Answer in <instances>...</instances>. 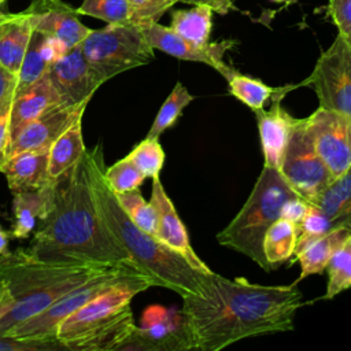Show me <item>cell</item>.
I'll list each match as a JSON object with an SVG mask.
<instances>
[{"label":"cell","instance_id":"7402d4cb","mask_svg":"<svg viewBox=\"0 0 351 351\" xmlns=\"http://www.w3.org/2000/svg\"><path fill=\"white\" fill-rule=\"evenodd\" d=\"M33 32V23L26 11L0 14V64L18 74Z\"/></svg>","mask_w":351,"mask_h":351},{"label":"cell","instance_id":"ee69618b","mask_svg":"<svg viewBox=\"0 0 351 351\" xmlns=\"http://www.w3.org/2000/svg\"><path fill=\"white\" fill-rule=\"evenodd\" d=\"M181 3H185V4H207L213 8L214 12L217 14H221V15H225V14H229L230 11L236 10V5H234V1L236 0H180Z\"/></svg>","mask_w":351,"mask_h":351},{"label":"cell","instance_id":"5bb4252c","mask_svg":"<svg viewBox=\"0 0 351 351\" xmlns=\"http://www.w3.org/2000/svg\"><path fill=\"white\" fill-rule=\"evenodd\" d=\"M141 30L145 40L154 49H159L181 60L204 63L215 69L218 73L228 66L223 62V55L236 45V41L229 38L199 45L185 40L170 26H163L159 22L141 26Z\"/></svg>","mask_w":351,"mask_h":351},{"label":"cell","instance_id":"3957f363","mask_svg":"<svg viewBox=\"0 0 351 351\" xmlns=\"http://www.w3.org/2000/svg\"><path fill=\"white\" fill-rule=\"evenodd\" d=\"M86 155L90 188L99 215L133 263L154 281L155 287L171 289L181 296L199 293L203 278L210 271L193 267L184 256L140 229L122 210L104 180L101 147L86 149Z\"/></svg>","mask_w":351,"mask_h":351},{"label":"cell","instance_id":"f1b7e54d","mask_svg":"<svg viewBox=\"0 0 351 351\" xmlns=\"http://www.w3.org/2000/svg\"><path fill=\"white\" fill-rule=\"evenodd\" d=\"M296 240L298 228L292 222L278 218L270 225L263 239V254L269 270L277 269L281 263L295 255Z\"/></svg>","mask_w":351,"mask_h":351},{"label":"cell","instance_id":"277c9868","mask_svg":"<svg viewBox=\"0 0 351 351\" xmlns=\"http://www.w3.org/2000/svg\"><path fill=\"white\" fill-rule=\"evenodd\" d=\"M106 266L41 261L27 248L7 251L0 256V281L12 302L10 311L0 318V335L40 314Z\"/></svg>","mask_w":351,"mask_h":351},{"label":"cell","instance_id":"e575fe53","mask_svg":"<svg viewBox=\"0 0 351 351\" xmlns=\"http://www.w3.org/2000/svg\"><path fill=\"white\" fill-rule=\"evenodd\" d=\"M77 12L107 23H132L129 0H82Z\"/></svg>","mask_w":351,"mask_h":351},{"label":"cell","instance_id":"d6986e66","mask_svg":"<svg viewBox=\"0 0 351 351\" xmlns=\"http://www.w3.org/2000/svg\"><path fill=\"white\" fill-rule=\"evenodd\" d=\"M60 103V96L45 73L38 81L12 99L8 122V144L43 112Z\"/></svg>","mask_w":351,"mask_h":351},{"label":"cell","instance_id":"cb8c5ba5","mask_svg":"<svg viewBox=\"0 0 351 351\" xmlns=\"http://www.w3.org/2000/svg\"><path fill=\"white\" fill-rule=\"evenodd\" d=\"M350 234L351 221L337 225L330 232L318 237L303 250H300L295 255L300 265V274L298 281L308 276L322 273L335 251L348 239Z\"/></svg>","mask_w":351,"mask_h":351},{"label":"cell","instance_id":"8d00e7d4","mask_svg":"<svg viewBox=\"0 0 351 351\" xmlns=\"http://www.w3.org/2000/svg\"><path fill=\"white\" fill-rule=\"evenodd\" d=\"M340 223H344V222H337V221L329 218L328 215L321 213L317 207L310 204L308 211H307L303 222L300 223V226L298 229V240H296L295 255L300 250H303L306 245H308L310 243H313L318 237L326 234L328 232H330L333 228H336Z\"/></svg>","mask_w":351,"mask_h":351},{"label":"cell","instance_id":"4dcf8cb0","mask_svg":"<svg viewBox=\"0 0 351 351\" xmlns=\"http://www.w3.org/2000/svg\"><path fill=\"white\" fill-rule=\"evenodd\" d=\"M193 95L188 92V89L180 81L174 85L170 95L166 97L163 104L160 106L152 126L148 130L147 137H156L159 138L163 132L171 128L178 118L182 115L184 108L193 101Z\"/></svg>","mask_w":351,"mask_h":351},{"label":"cell","instance_id":"8fae6325","mask_svg":"<svg viewBox=\"0 0 351 351\" xmlns=\"http://www.w3.org/2000/svg\"><path fill=\"white\" fill-rule=\"evenodd\" d=\"M195 340L181 308L152 304L145 308L140 326L121 351H189Z\"/></svg>","mask_w":351,"mask_h":351},{"label":"cell","instance_id":"d4e9b609","mask_svg":"<svg viewBox=\"0 0 351 351\" xmlns=\"http://www.w3.org/2000/svg\"><path fill=\"white\" fill-rule=\"evenodd\" d=\"M81 119L82 118L75 119L49 148L48 174L52 180L73 167L86 149L82 140Z\"/></svg>","mask_w":351,"mask_h":351},{"label":"cell","instance_id":"8992f818","mask_svg":"<svg viewBox=\"0 0 351 351\" xmlns=\"http://www.w3.org/2000/svg\"><path fill=\"white\" fill-rule=\"evenodd\" d=\"M96 77L104 84L110 78L154 60V48L134 23H108L90 33L80 44Z\"/></svg>","mask_w":351,"mask_h":351},{"label":"cell","instance_id":"74e56055","mask_svg":"<svg viewBox=\"0 0 351 351\" xmlns=\"http://www.w3.org/2000/svg\"><path fill=\"white\" fill-rule=\"evenodd\" d=\"M180 0H129L132 10V23L145 26L159 22V18Z\"/></svg>","mask_w":351,"mask_h":351},{"label":"cell","instance_id":"603a6c76","mask_svg":"<svg viewBox=\"0 0 351 351\" xmlns=\"http://www.w3.org/2000/svg\"><path fill=\"white\" fill-rule=\"evenodd\" d=\"M136 328L133 313L128 307L104 326L70 341L66 348L70 351H121Z\"/></svg>","mask_w":351,"mask_h":351},{"label":"cell","instance_id":"c3c4849f","mask_svg":"<svg viewBox=\"0 0 351 351\" xmlns=\"http://www.w3.org/2000/svg\"><path fill=\"white\" fill-rule=\"evenodd\" d=\"M4 1H5V0H0V7L3 5V3H4Z\"/></svg>","mask_w":351,"mask_h":351},{"label":"cell","instance_id":"7c38bea8","mask_svg":"<svg viewBox=\"0 0 351 351\" xmlns=\"http://www.w3.org/2000/svg\"><path fill=\"white\" fill-rule=\"evenodd\" d=\"M313 145L333 178L351 166V118L318 107L304 118Z\"/></svg>","mask_w":351,"mask_h":351},{"label":"cell","instance_id":"2e32d148","mask_svg":"<svg viewBox=\"0 0 351 351\" xmlns=\"http://www.w3.org/2000/svg\"><path fill=\"white\" fill-rule=\"evenodd\" d=\"M86 106L88 103L78 106H66L60 103L48 108L8 144L5 159L25 151H49L55 140L70 128L75 119L82 118Z\"/></svg>","mask_w":351,"mask_h":351},{"label":"cell","instance_id":"9c48e42d","mask_svg":"<svg viewBox=\"0 0 351 351\" xmlns=\"http://www.w3.org/2000/svg\"><path fill=\"white\" fill-rule=\"evenodd\" d=\"M302 85L313 88L319 107L351 118V45L343 36L322 51Z\"/></svg>","mask_w":351,"mask_h":351},{"label":"cell","instance_id":"ba28073f","mask_svg":"<svg viewBox=\"0 0 351 351\" xmlns=\"http://www.w3.org/2000/svg\"><path fill=\"white\" fill-rule=\"evenodd\" d=\"M141 271L133 263H118L107 265L99 273L92 276L89 280L75 287L74 289L64 293L56 302H53L48 308L40 314L18 324L5 335L16 337H40V339H58L56 330L59 324L73 314L75 310L86 304L96 295L103 292L106 288L114 282L122 280L123 277Z\"/></svg>","mask_w":351,"mask_h":351},{"label":"cell","instance_id":"60d3db41","mask_svg":"<svg viewBox=\"0 0 351 351\" xmlns=\"http://www.w3.org/2000/svg\"><path fill=\"white\" fill-rule=\"evenodd\" d=\"M308 207H310V203L306 202L303 197L293 196L282 204L280 218H284V219L292 222L299 229L300 223L303 222V219L308 211Z\"/></svg>","mask_w":351,"mask_h":351},{"label":"cell","instance_id":"e0dca14e","mask_svg":"<svg viewBox=\"0 0 351 351\" xmlns=\"http://www.w3.org/2000/svg\"><path fill=\"white\" fill-rule=\"evenodd\" d=\"M151 204L156 211V239L169 248L184 256L189 265L202 270L211 271L210 267L196 255L191 245L186 228L177 214V210L167 196L159 177L152 178Z\"/></svg>","mask_w":351,"mask_h":351},{"label":"cell","instance_id":"ac0fdd59","mask_svg":"<svg viewBox=\"0 0 351 351\" xmlns=\"http://www.w3.org/2000/svg\"><path fill=\"white\" fill-rule=\"evenodd\" d=\"M291 88V85L282 86L281 90L273 96V103L269 110L262 108L255 111L265 166L280 169L292 129L298 121V118H293L281 106L282 96Z\"/></svg>","mask_w":351,"mask_h":351},{"label":"cell","instance_id":"681fc988","mask_svg":"<svg viewBox=\"0 0 351 351\" xmlns=\"http://www.w3.org/2000/svg\"><path fill=\"white\" fill-rule=\"evenodd\" d=\"M348 43H350V45H351V38H346Z\"/></svg>","mask_w":351,"mask_h":351},{"label":"cell","instance_id":"bcb514c9","mask_svg":"<svg viewBox=\"0 0 351 351\" xmlns=\"http://www.w3.org/2000/svg\"><path fill=\"white\" fill-rule=\"evenodd\" d=\"M8 232H5L1 226H0V256L4 255L8 251Z\"/></svg>","mask_w":351,"mask_h":351},{"label":"cell","instance_id":"7a4b0ae2","mask_svg":"<svg viewBox=\"0 0 351 351\" xmlns=\"http://www.w3.org/2000/svg\"><path fill=\"white\" fill-rule=\"evenodd\" d=\"M43 192L44 214L27 248L33 256L82 265L133 263L99 215L88 174L86 149L73 167L52 180Z\"/></svg>","mask_w":351,"mask_h":351},{"label":"cell","instance_id":"83f0119b","mask_svg":"<svg viewBox=\"0 0 351 351\" xmlns=\"http://www.w3.org/2000/svg\"><path fill=\"white\" fill-rule=\"evenodd\" d=\"M337 222L351 221V166L310 203Z\"/></svg>","mask_w":351,"mask_h":351},{"label":"cell","instance_id":"4fadbf2b","mask_svg":"<svg viewBox=\"0 0 351 351\" xmlns=\"http://www.w3.org/2000/svg\"><path fill=\"white\" fill-rule=\"evenodd\" d=\"M47 75L66 106L89 103L93 93L103 85L86 62L80 45L52 62Z\"/></svg>","mask_w":351,"mask_h":351},{"label":"cell","instance_id":"f6af8a7d","mask_svg":"<svg viewBox=\"0 0 351 351\" xmlns=\"http://www.w3.org/2000/svg\"><path fill=\"white\" fill-rule=\"evenodd\" d=\"M11 295L7 287L0 281V318L5 315L11 308Z\"/></svg>","mask_w":351,"mask_h":351},{"label":"cell","instance_id":"d590c367","mask_svg":"<svg viewBox=\"0 0 351 351\" xmlns=\"http://www.w3.org/2000/svg\"><path fill=\"white\" fill-rule=\"evenodd\" d=\"M104 180L108 188L117 195L138 189L144 182L145 176L132 163L128 156H125L104 170Z\"/></svg>","mask_w":351,"mask_h":351},{"label":"cell","instance_id":"52a82bcc","mask_svg":"<svg viewBox=\"0 0 351 351\" xmlns=\"http://www.w3.org/2000/svg\"><path fill=\"white\" fill-rule=\"evenodd\" d=\"M151 287H155L154 281L143 271H134L114 282L59 324L58 340L66 347L70 341L104 326L130 307L137 293Z\"/></svg>","mask_w":351,"mask_h":351},{"label":"cell","instance_id":"6da1fadb","mask_svg":"<svg viewBox=\"0 0 351 351\" xmlns=\"http://www.w3.org/2000/svg\"><path fill=\"white\" fill-rule=\"evenodd\" d=\"M303 293L295 285H261L229 280L213 270L196 295L182 296V313L196 350L219 351L243 339L293 329Z\"/></svg>","mask_w":351,"mask_h":351},{"label":"cell","instance_id":"b9f144b4","mask_svg":"<svg viewBox=\"0 0 351 351\" xmlns=\"http://www.w3.org/2000/svg\"><path fill=\"white\" fill-rule=\"evenodd\" d=\"M12 104V95L8 96L0 104V165L5 159V151L8 147V122Z\"/></svg>","mask_w":351,"mask_h":351},{"label":"cell","instance_id":"30bf717a","mask_svg":"<svg viewBox=\"0 0 351 351\" xmlns=\"http://www.w3.org/2000/svg\"><path fill=\"white\" fill-rule=\"evenodd\" d=\"M278 170L288 185L308 203L335 180L313 145L304 118L296 121Z\"/></svg>","mask_w":351,"mask_h":351},{"label":"cell","instance_id":"1f68e13d","mask_svg":"<svg viewBox=\"0 0 351 351\" xmlns=\"http://www.w3.org/2000/svg\"><path fill=\"white\" fill-rule=\"evenodd\" d=\"M328 285L324 299H333L351 288V234L335 251L326 265Z\"/></svg>","mask_w":351,"mask_h":351},{"label":"cell","instance_id":"f35d334b","mask_svg":"<svg viewBox=\"0 0 351 351\" xmlns=\"http://www.w3.org/2000/svg\"><path fill=\"white\" fill-rule=\"evenodd\" d=\"M66 350L58 339L16 337L0 335V351H56Z\"/></svg>","mask_w":351,"mask_h":351},{"label":"cell","instance_id":"7dc6e473","mask_svg":"<svg viewBox=\"0 0 351 351\" xmlns=\"http://www.w3.org/2000/svg\"><path fill=\"white\" fill-rule=\"evenodd\" d=\"M271 1H274V3H285V4H293V3H296L298 0H271Z\"/></svg>","mask_w":351,"mask_h":351},{"label":"cell","instance_id":"44dd1931","mask_svg":"<svg viewBox=\"0 0 351 351\" xmlns=\"http://www.w3.org/2000/svg\"><path fill=\"white\" fill-rule=\"evenodd\" d=\"M64 52L66 48L58 40L34 30L16 74V86L12 99L38 81L48 71L51 63L60 58Z\"/></svg>","mask_w":351,"mask_h":351},{"label":"cell","instance_id":"9a60e30c","mask_svg":"<svg viewBox=\"0 0 351 351\" xmlns=\"http://www.w3.org/2000/svg\"><path fill=\"white\" fill-rule=\"evenodd\" d=\"M25 11L36 32L58 40L66 51L80 45L92 30L80 21L77 8L63 0H32Z\"/></svg>","mask_w":351,"mask_h":351},{"label":"cell","instance_id":"d6a6232c","mask_svg":"<svg viewBox=\"0 0 351 351\" xmlns=\"http://www.w3.org/2000/svg\"><path fill=\"white\" fill-rule=\"evenodd\" d=\"M115 195V193H114ZM126 215L144 232L156 237V211L151 202H147L138 189L115 195Z\"/></svg>","mask_w":351,"mask_h":351},{"label":"cell","instance_id":"484cf974","mask_svg":"<svg viewBox=\"0 0 351 351\" xmlns=\"http://www.w3.org/2000/svg\"><path fill=\"white\" fill-rule=\"evenodd\" d=\"M219 74L226 80L229 93L250 107L254 112L265 108L266 103L271 100L273 96L277 95L282 88L269 86L259 78L241 74L229 64L221 70Z\"/></svg>","mask_w":351,"mask_h":351},{"label":"cell","instance_id":"7bdbcfd3","mask_svg":"<svg viewBox=\"0 0 351 351\" xmlns=\"http://www.w3.org/2000/svg\"><path fill=\"white\" fill-rule=\"evenodd\" d=\"M16 86V74L0 64V104L11 95Z\"/></svg>","mask_w":351,"mask_h":351},{"label":"cell","instance_id":"4316f807","mask_svg":"<svg viewBox=\"0 0 351 351\" xmlns=\"http://www.w3.org/2000/svg\"><path fill=\"white\" fill-rule=\"evenodd\" d=\"M213 14V8L207 4H195L189 10H176L171 14L170 27L185 40L204 45L210 43Z\"/></svg>","mask_w":351,"mask_h":351},{"label":"cell","instance_id":"ffe728a7","mask_svg":"<svg viewBox=\"0 0 351 351\" xmlns=\"http://www.w3.org/2000/svg\"><path fill=\"white\" fill-rule=\"evenodd\" d=\"M49 151H25L7 158L0 165V171L5 176L10 191L14 193L23 191H40L52 178L48 174Z\"/></svg>","mask_w":351,"mask_h":351},{"label":"cell","instance_id":"5b68a950","mask_svg":"<svg viewBox=\"0 0 351 351\" xmlns=\"http://www.w3.org/2000/svg\"><path fill=\"white\" fill-rule=\"evenodd\" d=\"M293 196L299 195L288 185L280 170L263 166L247 202L217 234V241L248 256L269 271L263 254L265 233L281 217L282 204Z\"/></svg>","mask_w":351,"mask_h":351},{"label":"cell","instance_id":"ab89813d","mask_svg":"<svg viewBox=\"0 0 351 351\" xmlns=\"http://www.w3.org/2000/svg\"><path fill=\"white\" fill-rule=\"evenodd\" d=\"M326 15L337 27V34L351 38V0H329Z\"/></svg>","mask_w":351,"mask_h":351},{"label":"cell","instance_id":"f546056e","mask_svg":"<svg viewBox=\"0 0 351 351\" xmlns=\"http://www.w3.org/2000/svg\"><path fill=\"white\" fill-rule=\"evenodd\" d=\"M12 208L15 214V222L12 230L8 232L10 237H29L37 223V219H40V217L44 214L45 196L43 189L14 193Z\"/></svg>","mask_w":351,"mask_h":351},{"label":"cell","instance_id":"836d02e7","mask_svg":"<svg viewBox=\"0 0 351 351\" xmlns=\"http://www.w3.org/2000/svg\"><path fill=\"white\" fill-rule=\"evenodd\" d=\"M126 156L145 178L159 177L165 163V151L156 137H145Z\"/></svg>","mask_w":351,"mask_h":351}]
</instances>
